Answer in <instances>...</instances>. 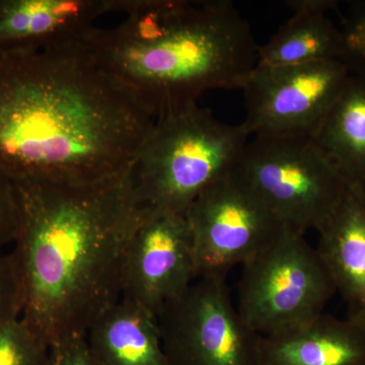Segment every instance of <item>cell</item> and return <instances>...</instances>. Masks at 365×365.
I'll return each instance as SVG.
<instances>
[{
    "mask_svg": "<svg viewBox=\"0 0 365 365\" xmlns=\"http://www.w3.org/2000/svg\"><path fill=\"white\" fill-rule=\"evenodd\" d=\"M155 120L83 41L0 52V169L19 182L90 184L131 165Z\"/></svg>",
    "mask_w": 365,
    "mask_h": 365,
    "instance_id": "6da1fadb",
    "label": "cell"
},
{
    "mask_svg": "<svg viewBox=\"0 0 365 365\" xmlns=\"http://www.w3.org/2000/svg\"><path fill=\"white\" fill-rule=\"evenodd\" d=\"M14 184L19 232L11 254L23 288L21 319L49 348L86 337L121 299L127 250L148 212L132 163L90 184Z\"/></svg>",
    "mask_w": 365,
    "mask_h": 365,
    "instance_id": "7a4b0ae2",
    "label": "cell"
},
{
    "mask_svg": "<svg viewBox=\"0 0 365 365\" xmlns=\"http://www.w3.org/2000/svg\"><path fill=\"white\" fill-rule=\"evenodd\" d=\"M121 25L83 40L101 71L153 120L242 88L257 66L251 26L227 0H118Z\"/></svg>",
    "mask_w": 365,
    "mask_h": 365,
    "instance_id": "3957f363",
    "label": "cell"
},
{
    "mask_svg": "<svg viewBox=\"0 0 365 365\" xmlns=\"http://www.w3.org/2000/svg\"><path fill=\"white\" fill-rule=\"evenodd\" d=\"M249 137L241 124L223 123L198 104L158 118L132 163L139 202L186 215L204 190L235 170Z\"/></svg>",
    "mask_w": 365,
    "mask_h": 365,
    "instance_id": "277c9868",
    "label": "cell"
},
{
    "mask_svg": "<svg viewBox=\"0 0 365 365\" xmlns=\"http://www.w3.org/2000/svg\"><path fill=\"white\" fill-rule=\"evenodd\" d=\"M237 170L285 227L302 235L319 232L349 189L309 137L254 136Z\"/></svg>",
    "mask_w": 365,
    "mask_h": 365,
    "instance_id": "5b68a950",
    "label": "cell"
},
{
    "mask_svg": "<svg viewBox=\"0 0 365 365\" xmlns=\"http://www.w3.org/2000/svg\"><path fill=\"white\" fill-rule=\"evenodd\" d=\"M287 228L242 265L237 311L259 336L287 332L324 314L336 289L318 250Z\"/></svg>",
    "mask_w": 365,
    "mask_h": 365,
    "instance_id": "8992f818",
    "label": "cell"
},
{
    "mask_svg": "<svg viewBox=\"0 0 365 365\" xmlns=\"http://www.w3.org/2000/svg\"><path fill=\"white\" fill-rule=\"evenodd\" d=\"M185 216L197 278H227L287 230L237 168L204 190Z\"/></svg>",
    "mask_w": 365,
    "mask_h": 365,
    "instance_id": "52a82bcc",
    "label": "cell"
},
{
    "mask_svg": "<svg viewBox=\"0 0 365 365\" xmlns=\"http://www.w3.org/2000/svg\"><path fill=\"white\" fill-rule=\"evenodd\" d=\"M157 319L169 365H258L260 336L235 307L227 278H197Z\"/></svg>",
    "mask_w": 365,
    "mask_h": 365,
    "instance_id": "ba28073f",
    "label": "cell"
},
{
    "mask_svg": "<svg viewBox=\"0 0 365 365\" xmlns=\"http://www.w3.org/2000/svg\"><path fill=\"white\" fill-rule=\"evenodd\" d=\"M350 76L340 60L295 66L258 64L241 90L250 136L313 138Z\"/></svg>",
    "mask_w": 365,
    "mask_h": 365,
    "instance_id": "9c48e42d",
    "label": "cell"
},
{
    "mask_svg": "<svg viewBox=\"0 0 365 365\" xmlns=\"http://www.w3.org/2000/svg\"><path fill=\"white\" fill-rule=\"evenodd\" d=\"M196 279L186 216L148 209L127 250L121 299L157 317Z\"/></svg>",
    "mask_w": 365,
    "mask_h": 365,
    "instance_id": "30bf717a",
    "label": "cell"
},
{
    "mask_svg": "<svg viewBox=\"0 0 365 365\" xmlns=\"http://www.w3.org/2000/svg\"><path fill=\"white\" fill-rule=\"evenodd\" d=\"M116 0H0V52L81 42Z\"/></svg>",
    "mask_w": 365,
    "mask_h": 365,
    "instance_id": "8fae6325",
    "label": "cell"
},
{
    "mask_svg": "<svg viewBox=\"0 0 365 365\" xmlns=\"http://www.w3.org/2000/svg\"><path fill=\"white\" fill-rule=\"evenodd\" d=\"M258 365H365V327L322 314L287 332L260 336Z\"/></svg>",
    "mask_w": 365,
    "mask_h": 365,
    "instance_id": "7c38bea8",
    "label": "cell"
},
{
    "mask_svg": "<svg viewBox=\"0 0 365 365\" xmlns=\"http://www.w3.org/2000/svg\"><path fill=\"white\" fill-rule=\"evenodd\" d=\"M317 247L347 318L365 327V193L348 189L344 200L319 230Z\"/></svg>",
    "mask_w": 365,
    "mask_h": 365,
    "instance_id": "4fadbf2b",
    "label": "cell"
},
{
    "mask_svg": "<svg viewBox=\"0 0 365 365\" xmlns=\"http://www.w3.org/2000/svg\"><path fill=\"white\" fill-rule=\"evenodd\" d=\"M86 339L97 365H169L157 317L126 299L108 307Z\"/></svg>",
    "mask_w": 365,
    "mask_h": 365,
    "instance_id": "5bb4252c",
    "label": "cell"
},
{
    "mask_svg": "<svg viewBox=\"0 0 365 365\" xmlns=\"http://www.w3.org/2000/svg\"><path fill=\"white\" fill-rule=\"evenodd\" d=\"M312 139L348 188L365 193V76L350 73Z\"/></svg>",
    "mask_w": 365,
    "mask_h": 365,
    "instance_id": "9a60e30c",
    "label": "cell"
},
{
    "mask_svg": "<svg viewBox=\"0 0 365 365\" xmlns=\"http://www.w3.org/2000/svg\"><path fill=\"white\" fill-rule=\"evenodd\" d=\"M344 37L326 14H294L257 50V63L295 66L342 59Z\"/></svg>",
    "mask_w": 365,
    "mask_h": 365,
    "instance_id": "2e32d148",
    "label": "cell"
},
{
    "mask_svg": "<svg viewBox=\"0 0 365 365\" xmlns=\"http://www.w3.org/2000/svg\"><path fill=\"white\" fill-rule=\"evenodd\" d=\"M48 351L23 319L0 326V365H45Z\"/></svg>",
    "mask_w": 365,
    "mask_h": 365,
    "instance_id": "e0dca14e",
    "label": "cell"
},
{
    "mask_svg": "<svg viewBox=\"0 0 365 365\" xmlns=\"http://www.w3.org/2000/svg\"><path fill=\"white\" fill-rule=\"evenodd\" d=\"M344 54L341 61L350 73L365 76V1L355 2L341 28Z\"/></svg>",
    "mask_w": 365,
    "mask_h": 365,
    "instance_id": "ac0fdd59",
    "label": "cell"
},
{
    "mask_svg": "<svg viewBox=\"0 0 365 365\" xmlns=\"http://www.w3.org/2000/svg\"><path fill=\"white\" fill-rule=\"evenodd\" d=\"M23 307V288L13 254L0 251V326L21 318Z\"/></svg>",
    "mask_w": 365,
    "mask_h": 365,
    "instance_id": "d6986e66",
    "label": "cell"
},
{
    "mask_svg": "<svg viewBox=\"0 0 365 365\" xmlns=\"http://www.w3.org/2000/svg\"><path fill=\"white\" fill-rule=\"evenodd\" d=\"M19 232V206L13 180L0 169V251L14 245Z\"/></svg>",
    "mask_w": 365,
    "mask_h": 365,
    "instance_id": "ffe728a7",
    "label": "cell"
},
{
    "mask_svg": "<svg viewBox=\"0 0 365 365\" xmlns=\"http://www.w3.org/2000/svg\"><path fill=\"white\" fill-rule=\"evenodd\" d=\"M45 365H97V364L91 356L86 337H79L50 347Z\"/></svg>",
    "mask_w": 365,
    "mask_h": 365,
    "instance_id": "44dd1931",
    "label": "cell"
},
{
    "mask_svg": "<svg viewBox=\"0 0 365 365\" xmlns=\"http://www.w3.org/2000/svg\"><path fill=\"white\" fill-rule=\"evenodd\" d=\"M294 14H326L339 6L335 0H288L284 2Z\"/></svg>",
    "mask_w": 365,
    "mask_h": 365,
    "instance_id": "7402d4cb",
    "label": "cell"
}]
</instances>
